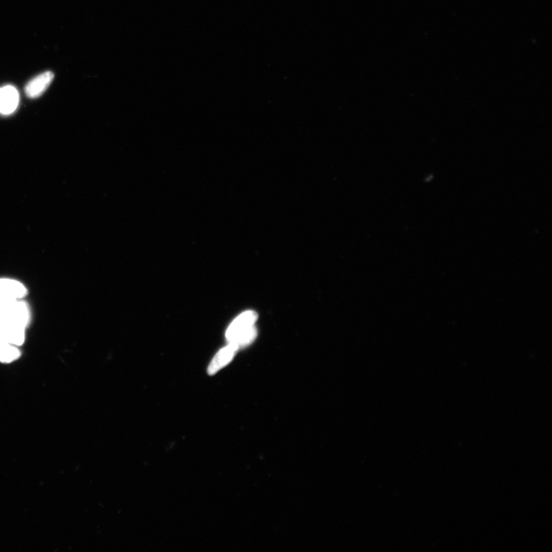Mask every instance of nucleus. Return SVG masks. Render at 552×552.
Instances as JSON below:
<instances>
[{"instance_id": "4", "label": "nucleus", "mask_w": 552, "mask_h": 552, "mask_svg": "<svg viewBox=\"0 0 552 552\" xmlns=\"http://www.w3.org/2000/svg\"><path fill=\"white\" fill-rule=\"evenodd\" d=\"M19 95L17 89L12 86L0 88V114L9 115L18 107Z\"/></svg>"}, {"instance_id": "3", "label": "nucleus", "mask_w": 552, "mask_h": 552, "mask_svg": "<svg viewBox=\"0 0 552 552\" xmlns=\"http://www.w3.org/2000/svg\"><path fill=\"white\" fill-rule=\"evenodd\" d=\"M27 294L26 286L10 278L0 279V299L20 300Z\"/></svg>"}, {"instance_id": "2", "label": "nucleus", "mask_w": 552, "mask_h": 552, "mask_svg": "<svg viewBox=\"0 0 552 552\" xmlns=\"http://www.w3.org/2000/svg\"><path fill=\"white\" fill-rule=\"evenodd\" d=\"M257 318V314L253 311L244 312L236 318L227 331L226 337L229 343H234L239 348L251 343L257 335L254 326Z\"/></svg>"}, {"instance_id": "5", "label": "nucleus", "mask_w": 552, "mask_h": 552, "mask_svg": "<svg viewBox=\"0 0 552 552\" xmlns=\"http://www.w3.org/2000/svg\"><path fill=\"white\" fill-rule=\"evenodd\" d=\"M53 79L54 75L51 72H46L37 76L27 84L25 88L26 95L30 99H37L50 87Z\"/></svg>"}, {"instance_id": "7", "label": "nucleus", "mask_w": 552, "mask_h": 552, "mask_svg": "<svg viewBox=\"0 0 552 552\" xmlns=\"http://www.w3.org/2000/svg\"><path fill=\"white\" fill-rule=\"evenodd\" d=\"M21 355L18 346L0 340V362L11 363L17 361Z\"/></svg>"}, {"instance_id": "6", "label": "nucleus", "mask_w": 552, "mask_h": 552, "mask_svg": "<svg viewBox=\"0 0 552 552\" xmlns=\"http://www.w3.org/2000/svg\"><path fill=\"white\" fill-rule=\"evenodd\" d=\"M239 346L234 343H229V345L223 348L214 356L211 365L208 368V373L213 375L218 373L220 369L225 368L231 361L235 354L239 349Z\"/></svg>"}, {"instance_id": "1", "label": "nucleus", "mask_w": 552, "mask_h": 552, "mask_svg": "<svg viewBox=\"0 0 552 552\" xmlns=\"http://www.w3.org/2000/svg\"><path fill=\"white\" fill-rule=\"evenodd\" d=\"M30 318V311L24 302L0 299V340L18 347L22 345Z\"/></svg>"}]
</instances>
